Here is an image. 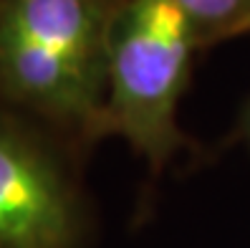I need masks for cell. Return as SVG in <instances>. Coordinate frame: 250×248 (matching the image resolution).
I'll return each instance as SVG.
<instances>
[{
  "mask_svg": "<svg viewBox=\"0 0 250 248\" xmlns=\"http://www.w3.org/2000/svg\"><path fill=\"white\" fill-rule=\"evenodd\" d=\"M114 13L111 0H0V96L91 132Z\"/></svg>",
  "mask_w": 250,
  "mask_h": 248,
  "instance_id": "1",
  "label": "cell"
},
{
  "mask_svg": "<svg viewBox=\"0 0 250 248\" xmlns=\"http://www.w3.org/2000/svg\"><path fill=\"white\" fill-rule=\"evenodd\" d=\"M200 33L172 0L116 5L94 135H116L154 165L180 144L177 104Z\"/></svg>",
  "mask_w": 250,
  "mask_h": 248,
  "instance_id": "2",
  "label": "cell"
},
{
  "mask_svg": "<svg viewBox=\"0 0 250 248\" xmlns=\"http://www.w3.org/2000/svg\"><path fill=\"white\" fill-rule=\"evenodd\" d=\"M79 203L58 159L0 116V248H76Z\"/></svg>",
  "mask_w": 250,
  "mask_h": 248,
  "instance_id": "3",
  "label": "cell"
},
{
  "mask_svg": "<svg viewBox=\"0 0 250 248\" xmlns=\"http://www.w3.org/2000/svg\"><path fill=\"white\" fill-rule=\"evenodd\" d=\"M202 38H225L250 18V0H172Z\"/></svg>",
  "mask_w": 250,
  "mask_h": 248,
  "instance_id": "4",
  "label": "cell"
},
{
  "mask_svg": "<svg viewBox=\"0 0 250 248\" xmlns=\"http://www.w3.org/2000/svg\"><path fill=\"white\" fill-rule=\"evenodd\" d=\"M235 36H250V18H248V21H245V23L238 28V31H235Z\"/></svg>",
  "mask_w": 250,
  "mask_h": 248,
  "instance_id": "5",
  "label": "cell"
},
{
  "mask_svg": "<svg viewBox=\"0 0 250 248\" xmlns=\"http://www.w3.org/2000/svg\"><path fill=\"white\" fill-rule=\"evenodd\" d=\"M245 127H248V137H250V107H248V116H245Z\"/></svg>",
  "mask_w": 250,
  "mask_h": 248,
  "instance_id": "6",
  "label": "cell"
}]
</instances>
